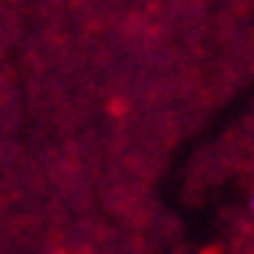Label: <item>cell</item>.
Listing matches in <instances>:
<instances>
[{"label":"cell","instance_id":"1","mask_svg":"<svg viewBox=\"0 0 254 254\" xmlns=\"http://www.w3.org/2000/svg\"><path fill=\"white\" fill-rule=\"evenodd\" d=\"M251 215H254V195H251Z\"/></svg>","mask_w":254,"mask_h":254}]
</instances>
